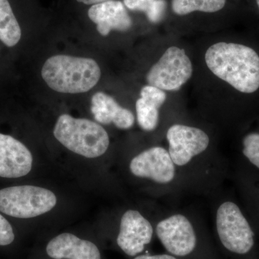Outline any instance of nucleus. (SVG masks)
I'll list each match as a JSON object with an SVG mask.
<instances>
[{
    "mask_svg": "<svg viewBox=\"0 0 259 259\" xmlns=\"http://www.w3.org/2000/svg\"><path fill=\"white\" fill-rule=\"evenodd\" d=\"M209 70L242 93L259 89V56L251 48L238 44L218 42L205 54Z\"/></svg>",
    "mask_w": 259,
    "mask_h": 259,
    "instance_id": "1",
    "label": "nucleus"
},
{
    "mask_svg": "<svg viewBox=\"0 0 259 259\" xmlns=\"http://www.w3.org/2000/svg\"><path fill=\"white\" fill-rule=\"evenodd\" d=\"M41 75L54 91L78 94L90 91L98 83L101 70L93 59L57 55L46 61Z\"/></svg>",
    "mask_w": 259,
    "mask_h": 259,
    "instance_id": "2",
    "label": "nucleus"
},
{
    "mask_svg": "<svg viewBox=\"0 0 259 259\" xmlns=\"http://www.w3.org/2000/svg\"><path fill=\"white\" fill-rule=\"evenodd\" d=\"M54 135L56 140L71 152L88 158L100 157L110 146V138L100 124L88 119L59 116Z\"/></svg>",
    "mask_w": 259,
    "mask_h": 259,
    "instance_id": "3",
    "label": "nucleus"
},
{
    "mask_svg": "<svg viewBox=\"0 0 259 259\" xmlns=\"http://www.w3.org/2000/svg\"><path fill=\"white\" fill-rule=\"evenodd\" d=\"M57 199L52 191L32 185L0 190V212L21 219L37 217L54 209Z\"/></svg>",
    "mask_w": 259,
    "mask_h": 259,
    "instance_id": "4",
    "label": "nucleus"
},
{
    "mask_svg": "<svg viewBox=\"0 0 259 259\" xmlns=\"http://www.w3.org/2000/svg\"><path fill=\"white\" fill-rule=\"evenodd\" d=\"M216 232L220 243L232 253L245 255L254 245V233L241 209L234 202L220 204L216 212Z\"/></svg>",
    "mask_w": 259,
    "mask_h": 259,
    "instance_id": "5",
    "label": "nucleus"
},
{
    "mask_svg": "<svg viewBox=\"0 0 259 259\" xmlns=\"http://www.w3.org/2000/svg\"><path fill=\"white\" fill-rule=\"evenodd\" d=\"M192 64L185 50L168 48L148 71L146 80L151 86L165 91H177L192 75Z\"/></svg>",
    "mask_w": 259,
    "mask_h": 259,
    "instance_id": "6",
    "label": "nucleus"
},
{
    "mask_svg": "<svg viewBox=\"0 0 259 259\" xmlns=\"http://www.w3.org/2000/svg\"><path fill=\"white\" fill-rule=\"evenodd\" d=\"M156 236L168 253L178 259L193 254L198 246L195 228L185 214H171L158 223Z\"/></svg>",
    "mask_w": 259,
    "mask_h": 259,
    "instance_id": "7",
    "label": "nucleus"
},
{
    "mask_svg": "<svg viewBox=\"0 0 259 259\" xmlns=\"http://www.w3.org/2000/svg\"><path fill=\"white\" fill-rule=\"evenodd\" d=\"M168 151L177 167L187 166L208 148L209 138L202 130L175 124L166 133Z\"/></svg>",
    "mask_w": 259,
    "mask_h": 259,
    "instance_id": "8",
    "label": "nucleus"
},
{
    "mask_svg": "<svg viewBox=\"0 0 259 259\" xmlns=\"http://www.w3.org/2000/svg\"><path fill=\"white\" fill-rule=\"evenodd\" d=\"M129 168L134 176L158 185L171 184L176 177V165L168 150L160 146L148 148L135 156Z\"/></svg>",
    "mask_w": 259,
    "mask_h": 259,
    "instance_id": "9",
    "label": "nucleus"
},
{
    "mask_svg": "<svg viewBox=\"0 0 259 259\" xmlns=\"http://www.w3.org/2000/svg\"><path fill=\"white\" fill-rule=\"evenodd\" d=\"M154 230L151 223L139 211L128 209L121 218L116 244L125 255H141L152 241Z\"/></svg>",
    "mask_w": 259,
    "mask_h": 259,
    "instance_id": "10",
    "label": "nucleus"
},
{
    "mask_svg": "<svg viewBox=\"0 0 259 259\" xmlns=\"http://www.w3.org/2000/svg\"><path fill=\"white\" fill-rule=\"evenodd\" d=\"M44 259H103L96 243L71 233L51 238L44 247Z\"/></svg>",
    "mask_w": 259,
    "mask_h": 259,
    "instance_id": "11",
    "label": "nucleus"
},
{
    "mask_svg": "<svg viewBox=\"0 0 259 259\" xmlns=\"http://www.w3.org/2000/svg\"><path fill=\"white\" fill-rule=\"evenodd\" d=\"M32 153L23 144L8 135L0 134V177L26 176L32 167Z\"/></svg>",
    "mask_w": 259,
    "mask_h": 259,
    "instance_id": "12",
    "label": "nucleus"
},
{
    "mask_svg": "<svg viewBox=\"0 0 259 259\" xmlns=\"http://www.w3.org/2000/svg\"><path fill=\"white\" fill-rule=\"evenodd\" d=\"M88 16L96 24L97 30L104 36L112 30L127 31L133 25L125 5L117 0H108L93 5L89 10Z\"/></svg>",
    "mask_w": 259,
    "mask_h": 259,
    "instance_id": "13",
    "label": "nucleus"
},
{
    "mask_svg": "<svg viewBox=\"0 0 259 259\" xmlns=\"http://www.w3.org/2000/svg\"><path fill=\"white\" fill-rule=\"evenodd\" d=\"M91 111L95 120L103 125L112 123L122 130L131 128L134 125V114L107 94L97 93L93 95Z\"/></svg>",
    "mask_w": 259,
    "mask_h": 259,
    "instance_id": "14",
    "label": "nucleus"
},
{
    "mask_svg": "<svg viewBox=\"0 0 259 259\" xmlns=\"http://www.w3.org/2000/svg\"><path fill=\"white\" fill-rule=\"evenodd\" d=\"M21 38V29L8 0H0V40L13 47Z\"/></svg>",
    "mask_w": 259,
    "mask_h": 259,
    "instance_id": "15",
    "label": "nucleus"
},
{
    "mask_svg": "<svg viewBox=\"0 0 259 259\" xmlns=\"http://www.w3.org/2000/svg\"><path fill=\"white\" fill-rule=\"evenodd\" d=\"M226 0H171V8L178 15H186L199 11L203 13H216L222 10Z\"/></svg>",
    "mask_w": 259,
    "mask_h": 259,
    "instance_id": "16",
    "label": "nucleus"
},
{
    "mask_svg": "<svg viewBox=\"0 0 259 259\" xmlns=\"http://www.w3.org/2000/svg\"><path fill=\"white\" fill-rule=\"evenodd\" d=\"M138 123L144 131H154L159 122V108L153 104L140 98L136 102Z\"/></svg>",
    "mask_w": 259,
    "mask_h": 259,
    "instance_id": "17",
    "label": "nucleus"
},
{
    "mask_svg": "<svg viewBox=\"0 0 259 259\" xmlns=\"http://www.w3.org/2000/svg\"><path fill=\"white\" fill-rule=\"evenodd\" d=\"M243 155L259 168V134L246 135L243 140Z\"/></svg>",
    "mask_w": 259,
    "mask_h": 259,
    "instance_id": "18",
    "label": "nucleus"
},
{
    "mask_svg": "<svg viewBox=\"0 0 259 259\" xmlns=\"http://www.w3.org/2000/svg\"><path fill=\"white\" fill-rule=\"evenodd\" d=\"M141 98L160 108L166 101V95L161 89L148 85L141 90Z\"/></svg>",
    "mask_w": 259,
    "mask_h": 259,
    "instance_id": "19",
    "label": "nucleus"
},
{
    "mask_svg": "<svg viewBox=\"0 0 259 259\" xmlns=\"http://www.w3.org/2000/svg\"><path fill=\"white\" fill-rule=\"evenodd\" d=\"M15 239L13 227L0 214V246H7L12 244Z\"/></svg>",
    "mask_w": 259,
    "mask_h": 259,
    "instance_id": "20",
    "label": "nucleus"
},
{
    "mask_svg": "<svg viewBox=\"0 0 259 259\" xmlns=\"http://www.w3.org/2000/svg\"><path fill=\"white\" fill-rule=\"evenodd\" d=\"M166 3L165 0H155L151 8L146 12V16L153 23L161 21L166 11Z\"/></svg>",
    "mask_w": 259,
    "mask_h": 259,
    "instance_id": "21",
    "label": "nucleus"
},
{
    "mask_svg": "<svg viewBox=\"0 0 259 259\" xmlns=\"http://www.w3.org/2000/svg\"><path fill=\"white\" fill-rule=\"evenodd\" d=\"M154 2L155 0H124V5L130 10L146 13Z\"/></svg>",
    "mask_w": 259,
    "mask_h": 259,
    "instance_id": "22",
    "label": "nucleus"
},
{
    "mask_svg": "<svg viewBox=\"0 0 259 259\" xmlns=\"http://www.w3.org/2000/svg\"><path fill=\"white\" fill-rule=\"evenodd\" d=\"M133 259H178L169 253H163V254L148 255L141 254L134 257Z\"/></svg>",
    "mask_w": 259,
    "mask_h": 259,
    "instance_id": "23",
    "label": "nucleus"
},
{
    "mask_svg": "<svg viewBox=\"0 0 259 259\" xmlns=\"http://www.w3.org/2000/svg\"><path fill=\"white\" fill-rule=\"evenodd\" d=\"M79 3H83L85 5H96L104 2L108 1V0H77Z\"/></svg>",
    "mask_w": 259,
    "mask_h": 259,
    "instance_id": "24",
    "label": "nucleus"
},
{
    "mask_svg": "<svg viewBox=\"0 0 259 259\" xmlns=\"http://www.w3.org/2000/svg\"><path fill=\"white\" fill-rule=\"evenodd\" d=\"M257 5H258V7L259 8V0H256Z\"/></svg>",
    "mask_w": 259,
    "mask_h": 259,
    "instance_id": "25",
    "label": "nucleus"
}]
</instances>
